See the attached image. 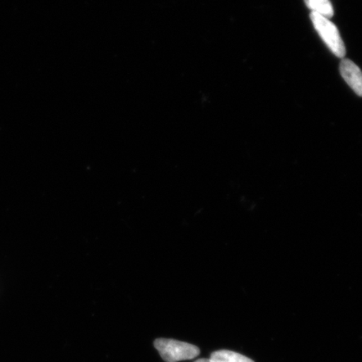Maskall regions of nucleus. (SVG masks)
I'll return each mask as SVG.
<instances>
[{
    "instance_id": "2",
    "label": "nucleus",
    "mask_w": 362,
    "mask_h": 362,
    "mask_svg": "<svg viewBox=\"0 0 362 362\" xmlns=\"http://www.w3.org/2000/svg\"><path fill=\"white\" fill-rule=\"evenodd\" d=\"M155 346L163 360L166 362H178L192 360L200 355V349L187 342L172 339H157Z\"/></svg>"
},
{
    "instance_id": "4",
    "label": "nucleus",
    "mask_w": 362,
    "mask_h": 362,
    "mask_svg": "<svg viewBox=\"0 0 362 362\" xmlns=\"http://www.w3.org/2000/svg\"><path fill=\"white\" fill-rule=\"evenodd\" d=\"M306 6L312 13L330 19L334 16V8L330 0H305Z\"/></svg>"
},
{
    "instance_id": "6",
    "label": "nucleus",
    "mask_w": 362,
    "mask_h": 362,
    "mask_svg": "<svg viewBox=\"0 0 362 362\" xmlns=\"http://www.w3.org/2000/svg\"><path fill=\"white\" fill-rule=\"evenodd\" d=\"M194 362H211L209 359H200Z\"/></svg>"
},
{
    "instance_id": "5",
    "label": "nucleus",
    "mask_w": 362,
    "mask_h": 362,
    "mask_svg": "<svg viewBox=\"0 0 362 362\" xmlns=\"http://www.w3.org/2000/svg\"><path fill=\"white\" fill-rule=\"evenodd\" d=\"M209 360L211 362H255L238 352L228 350H221L212 353Z\"/></svg>"
},
{
    "instance_id": "1",
    "label": "nucleus",
    "mask_w": 362,
    "mask_h": 362,
    "mask_svg": "<svg viewBox=\"0 0 362 362\" xmlns=\"http://www.w3.org/2000/svg\"><path fill=\"white\" fill-rule=\"evenodd\" d=\"M310 20L313 23L315 30L334 55L339 58L345 57L346 52L345 44L343 42L337 25L327 18L315 13L311 12Z\"/></svg>"
},
{
    "instance_id": "3",
    "label": "nucleus",
    "mask_w": 362,
    "mask_h": 362,
    "mask_svg": "<svg viewBox=\"0 0 362 362\" xmlns=\"http://www.w3.org/2000/svg\"><path fill=\"white\" fill-rule=\"evenodd\" d=\"M339 71L354 93L362 97V71L360 68L352 61L344 59L339 65Z\"/></svg>"
}]
</instances>
